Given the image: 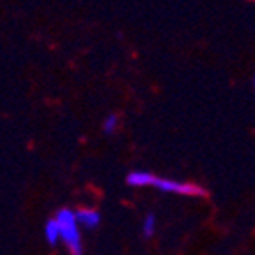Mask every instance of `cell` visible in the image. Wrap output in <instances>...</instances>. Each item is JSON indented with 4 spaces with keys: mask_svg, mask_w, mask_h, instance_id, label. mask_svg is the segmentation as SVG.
Segmentation results:
<instances>
[{
    "mask_svg": "<svg viewBox=\"0 0 255 255\" xmlns=\"http://www.w3.org/2000/svg\"><path fill=\"white\" fill-rule=\"evenodd\" d=\"M126 183L129 186L143 188V186H152L159 191L165 193H179V195L186 197H204L206 190L193 183H183V181H174L167 179V177H158V175L151 174L145 170H133L126 175Z\"/></svg>",
    "mask_w": 255,
    "mask_h": 255,
    "instance_id": "cell-1",
    "label": "cell"
},
{
    "mask_svg": "<svg viewBox=\"0 0 255 255\" xmlns=\"http://www.w3.org/2000/svg\"><path fill=\"white\" fill-rule=\"evenodd\" d=\"M53 220L59 225L60 243L68 248L69 255H84V243H82V231L76 222L75 211L69 207H62L55 213Z\"/></svg>",
    "mask_w": 255,
    "mask_h": 255,
    "instance_id": "cell-2",
    "label": "cell"
},
{
    "mask_svg": "<svg viewBox=\"0 0 255 255\" xmlns=\"http://www.w3.org/2000/svg\"><path fill=\"white\" fill-rule=\"evenodd\" d=\"M76 222L84 229H96L101 222V215L94 207H80L75 211Z\"/></svg>",
    "mask_w": 255,
    "mask_h": 255,
    "instance_id": "cell-3",
    "label": "cell"
},
{
    "mask_svg": "<svg viewBox=\"0 0 255 255\" xmlns=\"http://www.w3.org/2000/svg\"><path fill=\"white\" fill-rule=\"evenodd\" d=\"M44 239L50 247H57L60 243V232H59V225L53 218H50L44 223Z\"/></svg>",
    "mask_w": 255,
    "mask_h": 255,
    "instance_id": "cell-4",
    "label": "cell"
},
{
    "mask_svg": "<svg viewBox=\"0 0 255 255\" xmlns=\"http://www.w3.org/2000/svg\"><path fill=\"white\" fill-rule=\"evenodd\" d=\"M154 231H156V216H154V213H147V215L143 216V222H142L143 238H152Z\"/></svg>",
    "mask_w": 255,
    "mask_h": 255,
    "instance_id": "cell-5",
    "label": "cell"
},
{
    "mask_svg": "<svg viewBox=\"0 0 255 255\" xmlns=\"http://www.w3.org/2000/svg\"><path fill=\"white\" fill-rule=\"evenodd\" d=\"M117 128H119V117H117L116 114H110V116L105 117V121H103V131L105 133L112 135V133L117 131Z\"/></svg>",
    "mask_w": 255,
    "mask_h": 255,
    "instance_id": "cell-6",
    "label": "cell"
},
{
    "mask_svg": "<svg viewBox=\"0 0 255 255\" xmlns=\"http://www.w3.org/2000/svg\"><path fill=\"white\" fill-rule=\"evenodd\" d=\"M254 85H255V80H254Z\"/></svg>",
    "mask_w": 255,
    "mask_h": 255,
    "instance_id": "cell-7",
    "label": "cell"
}]
</instances>
